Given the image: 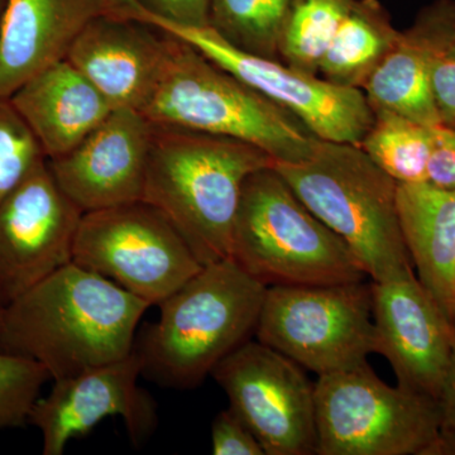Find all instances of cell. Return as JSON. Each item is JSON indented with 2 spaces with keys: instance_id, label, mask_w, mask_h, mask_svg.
Returning <instances> with one entry per match:
<instances>
[{
  "instance_id": "obj_1",
  "label": "cell",
  "mask_w": 455,
  "mask_h": 455,
  "mask_svg": "<svg viewBox=\"0 0 455 455\" xmlns=\"http://www.w3.org/2000/svg\"><path fill=\"white\" fill-rule=\"evenodd\" d=\"M151 305L113 281L68 263L3 309L0 349L68 379L130 355Z\"/></svg>"
},
{
  "instance_id": "obj_2",
  "label": "cell",
  "mask_w": 455,
  "mask_h": 455,
  "mask_svg": "<svg viewBox=\"0 0 455 455\" xmlns=\"http://www.w3.org/2000/svg\"><path fill=\"white\" fill-rule=\"evenodd\" d=\"M151 124L143 202L172 221L203 266L230 259L245 179L274 158L243 140Z\"/></svg>"
},
{
  "instance_id": "obj_3",
  "label": "cell",
  "mask_w": 455,
  "mask_h": 455,
  "mask_svg": "<svg viewBox=\"0 0 455 455\" xmlns=\"http://www.w3.org/2000/svg\"><path fill=\"white\" fill-rule=\"evenodd\" d=\"M266 291L232 259L204 265L158 304L157 322L134 344L142 374L178 390L202 385L220 361L252 339Z\"/></svg>"
},
{
  "instance_id": "obj_4",
  "label": "cell",
  "mask_w": 455,
  "mask_h": 455,
  "mask_svg": "<svg viewBox=\"0 0 455 455\" xmlns=\"http://www.w3.org/2000/svg\"><path fill=\"white\" fill-rule=\"evenodd\" d=\"M274 167L348 245L370 280L415 274L398 220L397 181L361 147L319 139L307 160Z\"/></svg>"
},
{
  "instance_id": "obj_5",
  "label": "cell",
  "mask_w": 455,
  "mask_h": 455,
  "mask_svg": "<svg viewBox=\"0 0 455 455\" xmlns=\"http://www.w3.org/2000/svg\"><path fill=\"white\" fill-rule=\"evenodd\" d=\"M230 259L266 287L370 278L348 245L309 211L274 166L245 179Z\"/></svg>"
},
{
  "instance_id": "obj_6",
  "label": "cell",
  "mask_w": 455,
  "mask_h": 455,
  "mask_svg": "<svg viewBox=\"0 0 455 455\" xmlns=\"http://www.w3.org/2000/svg\"><path fill=\"white\" fill-rule=\"evenodd\" d=\"M140 114L156 124L243 140L275 164L307 160L319 140L298 116L178 38Z\"/></svg>"
},
{
  "instance_id": "obj_7",
  "label": "cell",
  "mask_w": 455,
  "mask_h": 455,
  "mask_svg": "<svg viewBox=\"0 0 455 455\" xmlns=\"http://www.w3.org/2000/svg\"><path fill=\"white\" fill-rule=\"evenodd\" d=\"M317 455L451 454L438 401L392 387L368 363L314 382Z\"/></svg>"
},
{
  "instance_id": "obj_8",
  "label": "cell",
  "mask_w": 455,
  "mask_h": 455,
  "mask_svg": "<svg viewBox=\"0 0 455 455\" xmlns=\"http://www.w3.org/2000/svg\"><path fill=\"white\" fill-rule=\"evenodd\" d=\"M254 337L317 376L366 363L377 350L372 280L267 287Z\"/></svg>"
},
{
  "instance_id": "obj_9",
  "label": "cell",
  "mask_w": 455,
  "mask_h": 455,
  "mask_svg": "<svg viewBox=\"0 0 455 455\" xmlns=\"http://www.w3.org/2000/svg\"><path fill=\"white\" fill-rule=\"evenodd\" d=\"M73 262L151 307L203 268L172 221L143 200L84 212L75 235Z\"/></svg>"
},
{
  "instance_id": "obj_10",
  "label": "cell",
  "mask_w": 455,
  "mask_h": 455,
  "mask_svg": "<svg viewBox=\"0 0 455 455\" xmlns=\"http://www.w3.org/2000/svg\"><path fill=\"white\" fill-rule=\"evenodd\" d=\"M142 20L184 41L228 73L289 110L317 139L361 146L374 113L363 90L343 88L299 73L283 61L236 49L211 26L179 25L145 12Z\"/></svg>"
},
{
  "instance_id": "obj_11",
  "label": "cell",
  "mask_w": 455,
  "mask_h": 455,
  "mask_svg": "<svg viewBox=\"0 0 455 455\" xmlns=\"http://www.w3.org/2000/svg\"><path fill=\"white\" fill-rule=\"evenodd\" d=\"M211 376L266 455L316 454L314 383L292 359L251 339L220 361Z\"/></svg>"
},
{
  "instance_id": "obj_12",
  "label": "cell",
  "mask_w": 455,
  "mask_h": 455,
  "mask_svg": "<svg viewBox=\"0 0 455 455\" xmlns=\"http://www.w3.org/2000/svg\"><path fill=\"white\" fill-rule=\"evenodd\" d=\"M84 212L42 161L0 203V307L73 262Z\"/></svg>"
},
{
  "instance_id": "obj_13",
  "label": "cell",
  "mask_w": 455,
  "mask_h": 455,
  "mask_svg": "<svg viewBox=\"0 0 455 455\" xmlns=\"http://www.w3.org/2000/svg\"><path fill=\"white\" fill-rule=\"evenodd\" d=\"M143 364L136 349L125 358L56 379L36 401L28 423L42 434L44 455L64 454L71 440L90 433L109 416H121L132 444L140 447L158 424L157 405L139 386Z\"/></svg>"
},
{
  "instance_id": "obj_14",
  "label": "cell",
  "mask_w": 455,
  "mask_h": 455,
  "mask_svg": "<svg viewBox=\"0 0 455 455\" xmlns=\"http://www.w3.org/2000/svg\"><path fill=\"white\" fill-rule=\"evenodd\" d=\"M377 350L397 385L438 401L447 377L455 329L415 274L372 281Z\"/></svg>"
},
{
  "instance_id": "obj_15",
  "label": "cell",
  "mask_w": 455,
  "mask_h": 455,
  "mask_svg": "<svg viewBox=\"0 0 455 455\" xmlns=\"http://www.w3.org/2000/svg\"><path fill=\"white\" fill-rule=\"evenodd\" d=\"M152 124L137 110L114 109L76 147L47 164L57 185L83 212L140 202Z\"/></svg>"
},
{
  "instance_id": "obj_16",
  "label": "cell",
  "mask_w": 455,
  "mask_h": 455,
  "mask_svg": "<svg viewBox=\"0 0 455 455\" xmlns=\"http://www.w3.org/2000/svg\"><path fill=\"white\" fill-rule=\"evenodd\" d=\"M175 38L132 18L103 14L85 27L66 60L114 109L142 112L172 52Z\"/></svg>"
},
{
  "instance_id": "obj_17",
  "label": "cell",
  "mask_w": 455,
  "mask_h": 455,
  "mask_svg": "<svg viewBox=\"0 0 455 455\" xmlns=\"http://www.w3.org/2000/svg\"><path fill=\"white\" fill-rule=\"evenodd\" d=\"M106 14L104 0H8L0 37V98L68 57L80 33Z\"/></svg>"
},
{
  "instance_id": "obj_18",
  "label": "cell",
  "mask_w": 455,
  "mask_h": 455,
  "mask_svg": "<svg viewBox=\"0 0 455 455\" xmlns=\"http://www.w3.org/2000/svg\"><path fill=\"white\" fill-rule=\"evenodd\" d=\"M454 36L455 0H435L421 9L363 89L373 112L391 110L423 124H442L431 89V66Z\"/></svg>"
},
{
  "instance_id": "obj_19",
  "label": "cell",
  "mask_w": 455,
  "mask_h": 455,
  "mask_svg": "<svg viewBox=\"0 0 455 455\" xmlns=\"http://www.w3.org/2000/svg\"><path fill=\"white\" fill-rule=\"evenodd\" d=\"M9 101L32 131L46 158L73 149L114 110L68 60L33 76Z\"/></svg>"
},
{
  "instance_id": "obj_20",
  "label": "cell",
  "mask_w": 455,
  "mask_h": 455,
  "mask_svg": "<svg viewBox=\"0 0 455 455\" xmlns=\"http://www.w3.org/2000/svg\"><path fill=\"white\" fill-rule=\"evenodd\" d=\"M401 232L418 278L455 323V188L397 182Z\"/></svg>"
},
{
  "instance_id": "obj_21",
  "label": "cell",
  "mask_w": 455,
  "mask_h": 455,
  "mask_svg": "<svg viewBox=\"0 0 455 455\" xmlns=\"http://www.w3.org/2000/svg\"><path fill=\"white\" fill-rule=\"evenodd\" d=\"M400 32L379 0H357L326 51L320 76L334 85L363 90Z\"/></svg>"
},
{
  "instance_id": "obj_22",
  "label": "cell",
  "mask_w": 455,
  "mask_h": 455,
  "mask_svg": "<svg viewBox=\"0 0 455 455\" xmlns=\"http://www.w3.org/2000/svg\"><path fill=\"white\" fill-rule=\"evenodd\" d=\"M374 121L361 148L397 182L427 181L434 125L391 110H374Z\"/></svg>"
},
{
  "instance_id": "obj_23",
  "label": "cell",
  "mask_w": 455,
  "mask_h": 455,
  "mask_svg": "<svg viewBox=\"0 0 455 455\" xmlns=\"http://www.w3.org/2000/svg\"><path fill=\"white\" fill-rule=\"evenodd\" d=\"M357 0H293L278 42L284 65L319 76L334 36Z\"/></svg>"
},
{
  "instance_id": "obj_24",
  "label": "cell",
  "mask_w": 455,
  "mask_h": 455,
  "mask_svg": "<svg viewBox=\"0 0 455 455\" xmlns=\"http://www.w3.org/2000/svg\"><path fill=\"white\" fill-rule=\"evenodd\" d=\"M293 0H212L209 26L236 49L277 60L281 29Z\"/></svg>"
},
{
  "instance_id": "obj_25",
  "label": "cell",
  "mask_w": 455,
  "mask_h": 455,
  "mask_svg": "<svg viewBox=\"0 0 455 455\" xmlns=\"http://www.w3.org/2000/svg\"><path fill=\"white\" fill-rule=\"evenodd\" d=\"M49 379V371L40 362L0 349V431L28 423Z\"/></svg>"
},
{
  "instance_id": "obj_26",
  "label": "cell",
  "mask_w": 455,
  "mask_h": 455,
  "mask_svg": "<svg viewBox=\"0 0 455 455\" xmlns=\"http://www.w3.org/2000/svg\"><path fill=\"white\" fill-rule=\"evenodd\" d=\"M40 143L9 99L0 98V203L42 161Z\"/></svg>"
},
{
  "instance_id": "obj_27",
  "label": "cell",
  "mask_w": 455,
  "mask_h": 455,
  "mask_svg": "<svg viewBox=\"0 0 455 455\" xmlns=\"http://www.w3.org/2000/svg\"><path fill=\"white\" fill-rule=\"evenodd\" d=\"M212 451L214 455H266L252 431L230 407L212 421Z\"/></svg>"
},
{
  "instance_id": "obj_28",
  "label": "cell",
  "mask_w": 455,
  "mask_h": 455,
  "mask_svg": "<svg viewBox=\"0 0 455 455\" xmlns=\"http://www.w3.org/2000/svg\"><path fill=\"white\" fill-rule=\"evenodd\" d=\"M440 51L431 66V89L442 125L455 130V56Z\"/></svg>"
},
{
  "instance_id": "obj_29",
  "label": "cell",
  "mask_w": 455,
  "mask_h": 455,
  "mask_svg": "<svg viewBox=\"0 0 455 455\" xmlns=\"http://www.w3.org/2000/svg\"><path fill=\"white\" fill-rule=\"evenodd\" d=\"M433 152L427 167V182L455 188V130L434 125Z\"/></svg>"
},
{
  "instance_id": "obj_30",
  "label": "cell",
  "mask_w": 455,
  "mask_h": 455,
  "mask_svg": "<svg viewBox=\"0 0 455 455\" xmlns=\"http://www.w3.org/2000/svg\"><path fill=\"white\" fill-rule=\"evenodd\" d=\"M155 16L179 25L209 26L212 0H137Z\"/></svg>"
},
{
  "instance_id": "obj_31",
  "label": "cell",
  "mask_w": 455,
  "mask_h": 455,
  "mask_svg": "<svg viewBox=\"0 0 455 455\" xmlns=\"http://www.w3.org/2000/svg\"><path fill=\"white\" fill-rule=\"evenodd\" d=\"M439 406L442 411L443 435L445 436L451 451L455 454V335L453 352H451L447 377L440 395Z\"/></svg>"
},
{
  "instance_id": "obj_32",
  "label": "cell",
  "mask_w": 455,
  "mask_h": 455,
  "mask_svg": "<svg viewBox=\"0 0 455 455\" xmlns=\"http://www.w3.org/2000/svg\"><path fill=\"white\" fill-rule=\"evenodd\" d=\"M8 0H0V37H2L3 20H4L5 8H7Z\"/></svg>"
},
{
  "instance_id": "obj_33",
  "label": "cell",
  "mask_w": 455,
  "mask_h": 455,
  "mask_svg": "<svg viewBox=\"0 0 455 455\" xmlns=\"http://www.w3.org/2000/svg\"><path fill=\"white\" fill-rule=\"evenodd\" d=\"M449 52H451V55L455 56V36L453 41H451V47H449Z\"/></svg>"
},
{
  "instance_id": "obj_34",
  "label": "cell",
  "mask_w": 455,
  "mask_h": 455,
  "mask_svg": "<svg viewBox=\"0 0 455 455\" xmlns=\"http://www.w3.org/2000/svg\"><path fill=\"white\" fill-rule=\"evenodd\" d=\"M2 314H3V309H2V307H0V326H2Z\"/></svg>"
}]
</instances>
